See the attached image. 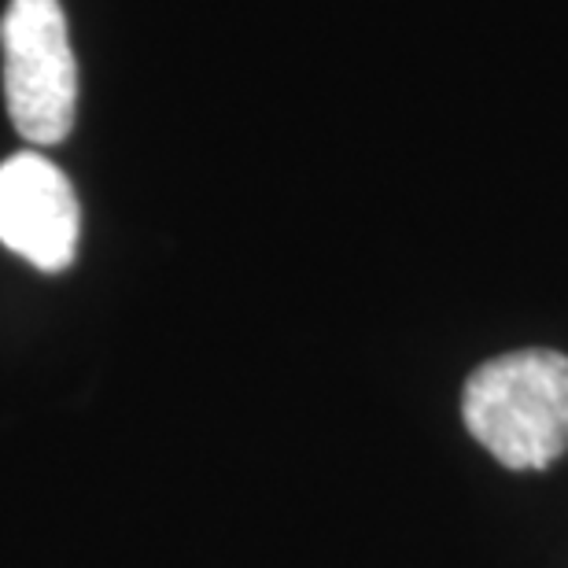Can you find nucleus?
Returning <instances> with one entry per match:
<instances>
[{"label": "nucleus", "mask_w": 568, "mask_h": 568, "mask_svg": "<svg viewBox=\"0 0 568 568\" xmlns=\"http://www.w3.org/2000/svg\"><path fill=\"white\" fill-rule=\"evenodd\" d=\"M462 417L506 469H547L568 450V358L514 351L484 362L465 381Z\"/></svg>", "instance_id": "nucleus-1"}, {"label": "nucleus", "mask_w": 568, "mask_h": 568, "mask_svg": "<svg viewBox=\"0 0 568 568\" xmlns=\"http://www.w3.org/2000/svg\"><path fill=\"white\" fill-rule=\"evenodd\" d=\"M4 97L22 141H67L78 111V63L60 0H11L0 22Z\"/></svg>", "instance_id": "nucleus-2"}, {"label": "nucleus", "mask_w": 568, "mask_h": 568, "mask_svg": "<svg viewBox=\"0 0 568 568\" xmlns=\"http://www.w3.org/2000/svg\"><path fill=\"white\" fill-rule=\"evenodd\" d=\"M82 211L71 181L41 152H16L0 163V244L44 274L74 263Z\"/></svg>", "instance_id": "nucleus-3"}]
</instances>
